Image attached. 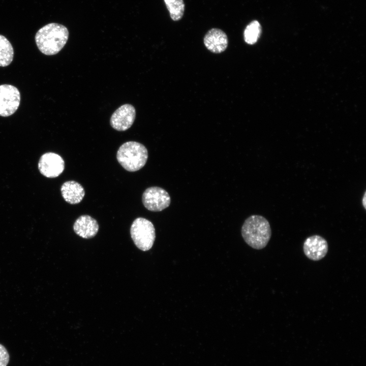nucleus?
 <instances>
[{
  "label": "nucleus",
  "mask_w": 366,
  "mask_h": 366,
  "mask_svg": "<svg viewBox=\"0 0 366 366\" xmlns=\"http://www.w3.org/2000/svg\"><path fill=\"white\" fill-rule=\"evenodd\" d=\"M69 38L67 28L60 24L50 23L40 28L35 36L39 50L47 55L58 53L65 46Z\"/></svg>",
  "instance_id": "nucleus-1"
},
{
  "label": "nucleus",
  "mask_w": 366,
  "mask_h": 366,
  "mask_svg": "<svg viewBox=\"0 0 366 366\" xmlns=\"http://www.w3.org/2000/svg\"><path fill=\"white\" fill-rule=\"evenodd\" d=\"M241 232L245 241L256 250L264 248L271 236L269 222L260 215H252L248 217L242 226Z\"/></svg>",
  "instance_id": "nucleus-2"
},
{
  "label": "nucleus",
  "mask_w": 366,
  "mask_h": 366,
  "mask_svg": "<svg viewBox=\"0 0 366 366\" xmlns=\"http://www.w3.org/2000/svg\"><path fill=\"white\" fill-rule=\"evenodd\" d=\"M148 151L142 144L136 141H128L118 148L116 159L127 171L134 172L141 169L146 164Z\"/></svg>",
  "instance_id": "nucleus-3"
},
{
  "label": "nucleus",
  "mask_w": 366,
  "mask_h": 366,
  "mask_svg": "<svg viewBox=\"0 0 366 366\" xmlns=\"http://www.w3.org/2000/svg\"><path fill=\"white\" fill-rule=\"evenodd\" d=\"M130 233L136 247L143 251L150 250L155 241V229L152 223L143 218H137L133 222Z\"/></svg>",
  "instance_id": "nucleus-4"
},
{
  "label": "nucleus",
  "mask_w": 366,
  "mask_h": 366,
  "mask_svg": "<svg viewBox=\"0 0 366 366\" xmlns=\"http://www.w3.org/2000/svg\"><path fill=\"white\" fill-rule=\"evenodd\" d=\"M144 207L151 211H160L168 207L171 202L169 193L159 187L147 188L142 196Z\"/></svg>",
  "instance_id": "nucleus-5"
},
{
  "label": "nucleus",
  "mask_w": 366,
  "mask_h": 366,
  "mask_svg": "<svg viewBox=\"0 0 366 366\" xmlns=\"http://www.w3.org/2000/svg\"><path fill=\"white\" fill-rule=\"evenodd\" d=\"M20 94L15 86L0 85V116L7 117L14 114L19 107Z\"/></svg>",
  "instance_id": "nucleus-6"
},
{
  "label": "nucleus",
  "mask_w": 366,
  "mask_h": 366,
  "mask_svg": "<svg viewBox=\"0 0 366 366\" xmlns=\"http://www.w3.org/2000/svg\"><path fill=\"white\" fill-rule=\"evenodd\" d=\"M40 172L45 177L55 178L58 176L65 169V162L58 154L47 152L43 154L38 162Z\"/></svg>",
  "instance_id": "nucleus-7"
},
{
  "label": "nucleus",
  "mask_w": 366,
  "mask_h": 366,
  "mask_svg": "<svg viewBox=\"0 0 366 366\" xmlns=\"http://www.w3.org/2000/svg\"><path fill=\"white\" fill-rule=\"evenodd\" d=\"M136 116L134 107L129 104H125L118 108L112 114L110 124L111 126L118 131H125L133 124Z\"/></svg>",
  "instance_id": "nucleus-8"
},
{
  "label": "nucleus",
  "mask_w": 366,
  "mask_h": 366,
  "mask_svg": "<svg viewBox=\"0 0 366 366\" xmlns=\"http://www.w3.org/2000/svg\"><path fill=\"white\" fill-rule=\"evenodd\" d=\"M303 252L310 260L318 261L323 259L326 255L328 243L323 237L314 235L307 237L303 245Z\"/></svg>",
  "instance_id": "nucleus-9"
},
{
  "label": "nucleus",
  "mask_w": 366,
  "mask_h": 366,
  "mask_svg": "<svg viewBox=\"0 0 366 366\" xmlns=\"http://www.w3.org/2000/svg\"><path fill=\"white\" fill-rule=\"evenodd\" d=\"M203 42L206 48L210 52L220 53L226 49L228 39L226 34L222 29L212 28L205 35Z\"/></svg>",
  "instance_id": "nucleus-10"
},
{
  "label": "nucleus",
  "mask_w": 366,
  "mask_h": 366,
  "mask_svg": "<svg viewBox=\"0 0 366 366\" xmlns=\"http://www.w3.org/2000/svg\"><path fill=\"white\" fill-rule=\"evenodd\" d=\"M74 232L84 238L94 237L99 230V225L95 219L88 215H82L75 222L73 225Z\"/></svg>",
  "instance_id": "nucleus-11"
},
{
  "label": "nucleus",
  "mask_w": 366,
  "mask_h": 366,
  "mask_svg": "<svg viewBox=\"0 0 366 366\" xmlns=\"http://www.w3.org/2000/svg\"><path fill=\"white\" fill-rule=\"evenodd\" d=\"M60 191L64 199L71 204L80 203L85 195L83 187L74 180L65 182L60 188Z\"/></svg>",
  "instance_id": "nucleus-12"
},
{
  "label": "nucleus",
  "mask_w": 366,
  "mask_h": 366,
  "mask_svg": "<svg viewBox=\"0 0 366 366\" xmlns=\"http://www.w3.org/2000/svg\"><path fill=\"white\" fill-rule=\"evenodd\" d=\"M14 50L10 41L0 35V67H6L13 60Z\"/></svg>",
  "instance_id": "nucleus-13"
},
{
  "label": "nucleus",
  "mask_w": 366,
  "mask_h": 366,
  "mask_svg": "<svg viewBox=\"0 0 366 366\" xmlns=\"http://www.w3.org/2000/svg\"><path fill=\"white\" fill-rule=\"evenodd\" d=\"M261 26L257 20H253L246 27L243 38L246 43L250 45L255 44L260 37Z\"/></svg>",
  "instance_id": "nucleus-14"
},
{
  "label": "nucleus",
  "mask_w": 366,
  "mask_h": 366,
  "mask_svg": "<svg viewBox=\"0 0 366 366\" xmlns=\"http://www.w3.org/2000/svg\"><path fill=\"white\" fill-rule=\"evenodd\" d=\"M170 16L173 21L180 20L184 14L185 5L184 0H164Z\"/></svg>",
  "instance_id": "nucleus-15"
},
{
  "label": "nucleus",
  "mask_w": 366,
  "mask_h": 366,
  "mask_svg": "<svg viewBox=\"0 0 366 366\" xmlns=\"http://www.w3.org/2000/svg\"><path fill=\"white\" fill-rule=\"evenodd\" d=\"M9 360L10 355L7 349L0 344V366H7Z\"/></svg>",
  "instance_id": "nucleus-16"
},
{
  "label": "nucleus",
  "mask_w": 366,
  "mask_h": 366,
  "mask_svg": "<svg viewBox=\"0 0 366 366\" xmlns=\"http://www.w3.org/2000/svg\"><path fill=\"white\" fill-rule=\"evenodd\" d=\"M362 203L364 208L366 209V192H364L363 197L362 198Z\"/></svg>",
  "instance_id": "nucleus-17"
}]
</instances>
